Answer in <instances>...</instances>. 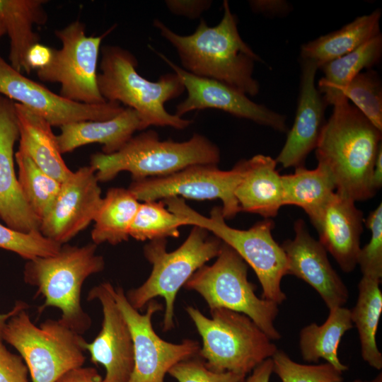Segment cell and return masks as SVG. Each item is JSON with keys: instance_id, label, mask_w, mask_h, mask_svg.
Instances as JSON below:
<instances>
[{"instance_id": "1", "label": "cell", "mask_w": 382, "mask_h": 382, "mask_svg": "<svg viewBox=\"0 0 382 382\" xmlns=\"http://www.w3.org/2000/svg\"><path fill=\"white\" fill-rule=\"evenodd\" d=\"M224 13L213 27L201 19L189 35L177 34L158 19L153 25L176 50L183 69L201 77L212 79L250 96L260 91L253 76L255 63L262 59L243 41L238 20L228 1L223 2Z\"/></svg>"}, {"instance_id": "2", "label": "cell", "mask_w": 382, "mask_h": 382, "mask_svg": "<svg viewBox=\"0 0 382 382\" xmlns=\"http://www.w3.org/2000/svg\"><path fill=\"white\" fill-rule=\"evenodd\" d=\"M381 141V131L348 100L333 105L315 149L318 163L332 175L337 194L355 202L375 195L371 175Z\"/></svg>"}, {"instance_id": "3", "label": "cell", "mask_w": 382, "mask_h": 382, "mask_svg": "<svg viewBox=\"0 0 382 382\" xmlns=\"http://www.w3.org/2000/svg\"><path fill=\"white\" fill-rule=\"evenodd\" d=\"M96 250L93 243L83 246L65 243L55 255L27 260L23 270L24 282L37 288L35 296L45 299L38 313L49 307L59 308V320L80 335L91 325V319L81 304L83 284L105 268L104 258L96 254Z\"/></svg>"}, {"instance_id": "4", "label": "cell", "mask_w": 382, "mask_h": 382, "mask_svg": "<svg viewBox=\"0 0 382 382\" xmlns=\"http://www.w3.org/2000/svg\"><path fill=\"white\" fill-rule=\"evenodd\" d=\"M134 55L118 46L107 45L101 49L100 72L98 86L105 101L117 102L136 110L144 128L151 125L187 128L192 121L169 113L166 102L179 97L185 90L174 73L151 81L137 71Z\"/></svg>"}, {"instance_id": "5", "label": "cell", "mask_w": 382, "mask_h": 382, "mask_svg": "<svg viewBox=\"0 0 382 382\" xmlns=\"http://www.w3.org/2000/svg\"><path fill=\"white\" fill-rule=\"evenodd\" d=\"M220 157L218 146L202 134L178 142L161 141L156 132L148 130L133 136L114 154L92 155L90 166L99 182L112 180L122 171L137 181L167 176L192 165H217Z\"/></svg>"}, {"instance_id": "6", "label": "cell", "mask_w": 382, "mask_h": 382, "mask_svg": "<svg viewBox=\"0 0 382 382\" xmlns=\"http://www.w3.org/2000/svg\"><path fill=\"white\" fill-rule=\"evenodd\" d=\"M163 200L184 226L202 227L232 248L255 272L262 289V299L278 305L286 300L281 282L288 274V262L284 250L273 238L274 224L271 219L258 221L246 230L237 229L226 223L221 207H214L209 216H205L187 205L183 198Z\"/></svg>"}, {"instance_id": "7", "label": "cell", "mask_w": 382, "mask_h": 382, "mask_svg": "<svg viewBox=\"0 0 382 382\" xmlns=\"http://www.w3.org/2000/svg\"><path fill=\"white\" fill-rule=\"evenodd\" d=\"M185 311L202 337L198 356L216 372L246 376L278 349L272 340L247 316L226 308L210 311L211 318L187 306Z\"/></svg>"}, {"instance_id": "8", "label": "cell", "mask_w": 382, "mask_h": 382, "mask_svg": "<svg viewBox=\"0 0 382 382\" xmlns=\"http://www.w3.org/2000/svg\"><path fill=\"white\" fill-rule=\"evenodd\" d=\"M186 240L176 250L167 252L166 238L151 241L144 247V255L152 265L147 279L125 294L131 306L141 310L157 296L163 297L166 309L164 332L173 329L175 301L179 289L202 266L219 253L222 241L209 236L205 228L192 226Z\"/></svg>"}, {"instance_id": "9", "label": "cell", "mask_w": 382, "mask_h": 382, "mask_svg": "<svg viewBox=\"0 0 382 382\" xmlns=\"http://www.w3.org/2000/svg\"><path fill=\"white\" fill-rule=\"evenodd\" d=\"M24 308L6 322L0 338L14 347L25 363L32 382H55L85 362L86 341L59 319L36 326Z\"/></svg>"}, {"instance_id": "10", "label": "cell", "mask_w": 382, "mask_h": 382, "mask_svg": "<svg viewBox=\"0 0 382 382\" xmlns=\"http://www.w3.org/2000/svg\"><path fill=\"white\" fill-rule=\"evenodd\" d=\"M199 294L209 310L223 308L249 317L272 340L281 338L274 322L278 304L257 296L256 286L248 279V265L222 242L216 261L199 267L183 286Z\"/></svg>"}, {"instance_id": "11", "label": "cell", "mask_w": 382, "mask_h": 382, "mask_svg": "<svg viewBox=\"0 0 382 382\" xmlns=\"http://www.w3.org/2000/svg\"><path fill=\"white\" fill-rule=\"evenodd\" d=\"M86 26L75 21L54 31L62 47L54 50L51 63L36 71L40 80L57 83L59 95L73 102L85 104L105 103L98 86L97 66L103 39L114 27L99 36H88Z\"/></svg>"}, {"instance_id": "12", "label": "cell", "mask_w": 382, "mask_h": 382, "mask_svg": "<svg viewBox=\"0 0 382 382\" xmlns=\"http://www.w3.org/2000/svg\"><path fill=\"white\" fill-rule=\"evenodd\" d=\"M244 169V160L229 170H220L217 165H192L167 176L133 181L128 189L139 202L173 197L197 200L219 199L224 219H231L241 212L235 190Z\"/></svg>"}, {"instance_id": "13", "label": "cell", "mask_w": 382, "mask_h": 382, "mask_svg": "<svg viewBox=\"0 0 382 382\" xmlns=\"http://www.w3.org/2000/svg\"><path fill=\"white\" fill-rule=\"evenodd\" d=\"M112 294L130 330L134 349V368L128 382H164L165 375L177 363L198 355L199 342L186 339L180 344L163 340L154 331L153 315L163 309L150 301L144 314L127 301L122 288H112Z\"/></svg>"}, {"instance_id": "14", "label": "cell", "mask_w": 382, "mask_h": 382, "mask_svg": "<svg viewBox=\"0 0 382 382\" xmlns=\"http://www.w3.org/2000/svg\"><path fill=\"white\" fill-rule=\"evenodd\" d=\"M0 95L27 107L52 127L86 120H106L125 109L117 102L91 105L69 100L14 69L1 54Z\"/></svg>"}, {"instance_id": "15", "label": "cell", "mask_w": 382, "mask_h": 382, "mask_svg": "<svg viewBox=\"0 0 382 382\" xmlns=\"http://www.w3.org/2000/svg\"><path fill=\"white\" fill-rule=\"evenodd\" d=\"M151 48L173 70L187 91V97L176 107L177 116L182 117L190 111L214 108L281 132L288 131L284 115L252 101L247 95L224 83L185 71L163 54Z\"/></svg>"}, {"instance_id": "16", "label": "cell", "mask_w": 382, "mask_h": 382, "mask_svg": "<svg viewBox=\"0 0 382 382\" xmlns=\"http://www.w3.org/2000/svg\"><path fill=\"white\" fill-rule=\"evenodd\" d=\"M95 170L79 168L62 183L59 194L41 220L40 233L61 245L66 243L95 219L101 204V189Z\"/></svg>"}, {"instance_id": "17", "label": "cell", "mask_w": 382, "mask_h": 382, "mask_svg": "<svg viewBox=\"0 0 382 382\" xmlns=\"http://www.w3.org/2000/svg\"><path fill=\"white\" fill-rule=\"evenodd\" d=\"M112 285L103 282L93 286L88 301H100L103 319L102 328L91 342L84 347L93 364L105 369L106 382H128L134 368L133 342L128 324L112 294Z\"/></svg>"}, {"instance_id": "18", "label": "cell", "mask_w": 382, "mask_h": 382, "mask_svg": "<svg viewBox=\"0 0 382 382\" xmlns=\"http://www.w3.org/2000/svg\"><path fill=\"white\" fill-rule=\"evenodd\" d=\"M294 228V239H287L281 245L287 258L288 274L311 286L329 310L344 306L348 301L349 291L332 267L326 250L310 235L302 219H298Z\"/></svg>"}, {"instance_id": "19", "label": "cell", "mask_w": 382, "mask_h": 382, "mask_svg": "<svg viewBox=\"0 0 382 382\" xmlns=\"http://www.w3.org/2000/svg\"><path fill=\"white\" fill-rule=\"evenodd\" d=\"M13 100L0 95V217L9 228L40 231V221L22 193L14 169V146L19 139Z\"/></svg>"}, {"instance_id": "20", "label": "cell", "mask_w": 382, "mask_h": 382, "mask_svg": "<svg viewBox=\"0 0 382 382\" xmlns=\"http://www.w3.org/2000/svg\"><path fill=\"white\" fill-rule=\"evenodd\" d=\"M318 69L316 64L301 60L300 91L294 122L275 159L284 168L303 166L307 156L316 149L325 122L327 103L315 83Z\"/></svg>"}, {"instance_id": "21", "label": "cell", "mask_w": 382, "mask_h": 382, "mask_svg": "<svg viewBox=\"0 0 382 382\" xmlns=\"http://www.w3.org/2000/svg\"><path fill=\"white\" fill-rule=\"evenodd\" d=\"M364 222L355 202L336 192L312 222L319 242L344 272H352L357 265Z\"/></svg>"}, {"instance_id": "22", "label": "cell", "mask_w": 382, "mask_h": 382, "mask_svg": "<svg viewBox=\"0 0 382 382\" xmlns=\"http://www.w3.org/2000/svg\"><path fill=\"white\" fill-rule=\"evenodd\" d=\"M138 112L131 108L125 109L115 117L106 120H86L69 123L60 127L57 135L62 154L90 144H102L103 154L118 151L138 130L144 129Z\"/></svg>"}, {"instance_id": "23", "label": "cell", "mask_w": 382, "mask_h": 382, "mask_svg": "<svg viewBox=\"0 0 382 382\" xmlns=\"http://www.w3.org/2000/svg\"><path fill=\"white\" fill-rule=\"evenodd\" d=\"M244 163L242 179L235 190L241 212L265 219L276 216L284 204L282 178L276 170L275 159L258 154L244 160Z\"/></svg>"}, {"instance_id": "24", "label": "cell", "mask_w": 382, "mask_h": 382, "mask_svg": "<svg viewBox=\"0 0 382 382\" xmlns=\"http://www.w3.org/2000/svg\"><path fill=\"white\" fill-rule=\"evenodd\" d=\"M18 131V150L27 154L43 171L60 183L71 173L60 152L57 135L43 117L14 103Z\"/></svg>"}, {"instance_id": "25", "label": "cell", "mask_w": 382, "mask_h": 382, "mask_svg": "<svg viewBox=\"0 0 382 382\" xmlns=\"http://www.w3.org/2000/svg\"><path fill=\"white\" fill-rule=\"evenodd\" d=\"M46 3L44 0H0V16L10 39V64L21 73H30L26 54L39 42L40 36L34 28L47 21L44 9Z\"/></svg>"}, {"instance_id": "26", "label": "cell", "mask_w": 382, "mask_h": 382, "mask_svg": "<svg viewBox=\"0 0 382 382\" xmlns=\"http://www.w3.org/2000/svg\"><path fill=\"white\" fill-rule=\"evenodd\" d=\"M381 12L376 9L357 17L340 30L322 35L301 47V59L311 62L318 68L361 46L380 33Z\"/></svg>"}, {"instance_id": "27", "label": "cell", "mask_w": 382, "mask_h": 382, "mask_svg": "<svg viewBox=\"0 0 382 382\" xmlns=\"http://www.w3.org/2000/svg\"><path fill=\"white\" fill-rule=\"evenodd\" d=\"M353 326L349 309L344 306L330 309L322 325L312 323L300 330L299 345L302 359L312 363L323 359L337 370L347 371L348 366L340 360L337 349L342 336Z\"/></svg>"}, {"instance_id": "28", "label": "cell", "mask_w": 382, "mask_h": 382, "mask_svg": "<svg viewBox=\"0 0 382 382\" xmlns=\"http://www.w3.org/2000/svg\"><path fill=\"white\" fill-rule=\"evenodd\" d=\"M283 187V204L302 208L313 222L332 195L336 186L330 172L324 166L308 170L303 166L295 172L281 175Z\"/></svg>"}, {"instance_id": "29", "label": "cell", "mask_w": 382, "mask_h": 382, "mask_svg": "<svg viewBox=\"0 0 382 382\" xmlns=\"http://www.w3.org/2000/svg\"><path fill=\"white\" fill-rule=\"evenodd\" d=\"M381 54L382 37L379 34L355 50L321 66L323 76L318 87L327 105L347 100L343 96L346 87L364 69L377 64Z\"/></svg>"}, {"instance_id": "30", "label": "cell", "mask_w": 382, "mask_h": 382, "mask_svg": "<svg viewBox=\"0 0 382 382\" xmlns=\"http://www.w3.org/2000/svg\"><path fill=\"white\" fill-rule=\"evenodd\" d=\"M380 282V279L362 276L358 284L357 302L350 310L352 321L359 333L361 357L376 370L382 369V353L376 340L382 312Z\"/></svg>"}, {"instance_id": "31", "label": "cell", "mask_w": 382, "mask_h": 382, "mask_svg": "<svg viewBox=\"0 0 382 382\" xmlns=\"http://www.w3.org/2000/svg\"><path fill=\"white\" fill-rule=\"evenodd\" d=\"M139 204L129 189H109L93 220V243L97 245L104 243L115 245L128 241L129 228Z\"/></svg>"}, {"instance_id": "32", "label": "cell", "mask_w": 382, "mask_h": 382, "mask_svg": "<svg viewBox=\"0 0 382 382\" xmlns=\"http://www.w3.org/2000/svg\"><path fill=\"white\" fill-rule=\"evenodd\" d=\"M18 166V180L22 193L35 216L41 220L55 201L62 183L43 171L21 150L15 153Z\"/></svg>"}, {"instance_id": "33", "label": "cell", "mask_w": 382, "mask_h": 382, "mask_svg": "<svg viewBox=\"0 0 382 382\" xmlns=\"http://www.w3.org/2000/svg\"><path fill=\"white\" fill-rule=\"evenodd\" d=\"M182 221L169 211L163 200L140 202L129 228V235L137 241L178 238Z\"/></svg>"}, {"instance_id": "34", "label": "cell", "mask_w": 382, "mask_h": 382, "mask_svg": "<svg viewBox=\"0 0 382 382\" xmlns=\"http://www.w3.org/2000/svg\"><path fill=\"white\" fill-rule=\"evenodd\" d=\"M343 96L380 131L382 130V88L378 74L371 70L357 75L343 91Z\"/></svg>"}, {"instance_id": "35", "label": "cell", "mask_w": 382, "mask_h": 382, "mask_svg": "<svg viewBox=\"0 0 382 382\" xmlns=\"http://www.w3.org/2000/svg\"><path fill=\"white\" fill-rule=\"evenodd\" d=\"M273 373L282 382H343V372L325 362L303 364L292 360L283 350L277 349L272 357Z\"/></svg>"}, {"instance_id": "36", "label": "cell", "mask_w": 382, "mask_h": 382, "mask_svg": "<svg viewBox=\"0 0 382 382\" xmlns=\"http://www.w3.org/2000/svg\"><path fill=\"white\" fill-rule=\"evenodd\" d=\"M62 245L44 236L40 231L24 233L0 224V248L30 260L57 254Z\"/></svg>"}, {"instance_id": "37", "label": "cell", "mask_w": 382, "mask_h": 382, "mask_svg": "<svg viewBox=\"0 0 382 382\" xmlns=\"http://www.w3.org/2000/svg\"><path fill=\"white\" fill-rule=\"evenodd\" d=\"M366 226L370 229L369 242L361 248L357 265L362 276L377 279L382 277V203L364 220Z\"/></svg>"}, {"instance_id": "38", "label": "cell", "mask_w": 382, "mask_h": 382, "mask_svg": "<svg viewBox=\"0 0 382 382\" xmlns=\"http://www.w3.org/2000/svg\"><path fill=\"white\" fill-rule=\"evenodd\" d=\"M168 374L178 382H243L245 378L231 371H212L196 357L177 363Z\"/></svg>"}, {"instance_id": "39", "label": "cell", "mask_w": 382, "mask_h": 382, "mask_svg": "<svg viewBox=\"0 0 382 382\" xmlns=\"http://www.w3.org/2000/svg\"><path fill=\"white\" fill-rule=\"evenodd\" d=\"M29 375L22 357L9 352L0 338V382H30Z\"/></svg>"}, {"instance_id": "40", "label": "cell", "mask_w": 382, "mask_h": 382, "mask_svg": "<svg viewBox=\"0 0 382 382\" xmlns=\"http://www.w3.org/2000/svg\"><path fill=\"white\" fill-rule=\"evenodd\" d=\"M165 4L168 9L173 14L195 19L210 8L212 1L209 0H167L165 1Z\"/></svg>"}, {"instance_id": "41", "label": "cell", "mask_w": 382, "mask_h": 382, "mask_svg": "<svg viewBox=\"0 0 382 382\" xmlns=\"http://www.w3.org/2000/svg\"><path fill=\"white\" fill-rule=\"evenodd\" d=\"M54 50L40 42L33 45L28 51L25 59L30 71L47 66L52 60Z\"/></svg>"}, {"instance_id": "42", "label": "cell", "mask_w": 382, "mask_h": 382, "mask_svg": "<svg viewBox=\"0 0 382 382\" xmlns=\"http://www.w3.org/2000/svg\"><path fill=\"white\" fill-rule=\"evenodd\" d=\"M55 382H106L93 367L80 366L71 369Z\"/></svg>"}, {"instance_id": "43", "label": "cell", "mask_w": 382, "mask_h": 382, "mask_svg": "<svg viewBox=\"0 0 382 382\" xmlns=\"http://www.w3.org/2000/svg\"><path fill=\"white\" fill-rule=\"evenodd\" d=\"M249 4L254 11L269 16H283L290 10L289 4L282 0H255Z\"/></svg>"}, {"instance_id": "44", "label": "cell", "mask_w": 382, "mask_h": 382, "mask_svg": "<svg viewBox=\"0 0 382 382\" xmlns=\"http://www.w3.org/2000/svg\"><path fill=\"white\" fill-rule=\"evenodd\" d=\"M272 373L273 362L272 358H269L257 366L243 382H270Z\"/></svg>"}, {"instance_id": "45", "label": "cell", "mask_w": 382, "mask_h": 382, "mask_svg": "<svg viewBox=\"0 0 382 382\" xmlns=\"http://www.w3.org/2000/svg\"><path fill=\"white\" fill-rule=\"evenodd\" d=\"M371 186L376 192L382 186V146L379 148L375 159L371 175Z\"/></svg>"}, {"instance_id": "46", "label": "cell", "mask_w": 382, "mask_h": 382, "mask_svg": "<svg viewBox=\"0 0 382 382\" xmlns=\"http://www.w3.org/2000/svg\"><path fill=\"white\" fill-rule=\"evenodd\" d=\"M28 307L29 306L26 303L22 301H18L16 302L15 306L10 311L6 313H0V332L9 318H11L18 311L24 308H28Z\"/></svg>"}, {"instance_id": "47", "label": "cell", "mask_w": 382, "mask_h": 382, "mask_svg": "<svg viewBox=\"0 0 382 382\" xmlns=\"http://www.w3.org/2000/svg\"><path fill=\"white\" fill-rule=\"evenodd\" d=\"M364 382H382V373H379L376 377L370 381H364Z\"/></svg>"}, {"instance_id": "48", "label": "cell", "mask_w": 382, "mask_h": 382, "mask_svg": "<svg viewBox=\"0 0 382 382\" xmlns=\"http://www.w3.org/2000/svg\"><path fill=\"white\" fill-rule=\"evenodd\" d=\"M6 34V29L4 25V23L2 21V19L0 16V38Z\"/></svg>"}, {"instance_id": "49", "label": "cell", "mask_w": 382, "mask_h": 382, "mask_svg": "<svg viewBox=\"0 0 382 382\" xmlns=\"http://www.w3.org/2000/svg\"><path fill=\"white\" fill-rule=\"evenodd\" d=\"M349 382H364V381H362L361 379L360 378H355L351 381H349Z\"/></svg>"}]
</instances>
